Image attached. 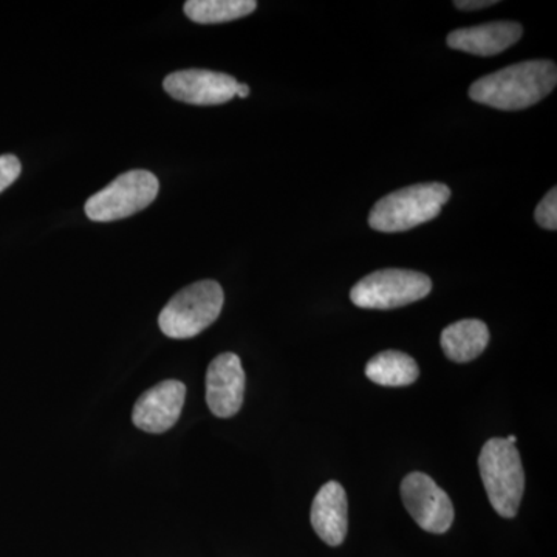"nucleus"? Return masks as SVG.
<instances>
[{"label": "nucleus", "mask_w": 557, "mask_h": 557, "mask_svg": "<svg viewBox=\"0 0 557 557\" xmlns=\"http://www.w3.org/2000/svg\"><path fill=\"white\" fill-rule=\"evenodd\" d=\"M534 219L542 228L556 231L557 228V189H549L534 211Z\"/></svg>", "instance_id": "dca6fc26"}, {"label": "nucleus", "mask_w": 557, "mask_h": 557, "mask_svg": "<svg viewBox=\"0 0 557 557\" xmlns=\"http://www.w3.org/2000/svg\"><path fill=\"white\" fill-rule=\"evenodd\" d=\"M185 398L186 386L182 381H163L138 398L132 420L141 431L163 434L177 423Z\"/></svg>", "instance_id": "1a4fd4ad"}, {"label": "nucleus", "mask_w": 557, "mask_h": 557, "mask_svg": "<svg viewBox=\"0 0 557 557\" xmlns=\"http://www.w3.org/2000/svg\"><path fill=\"white\" fill-rule=\"evenodd\" d=\"M258 9L255 0H188L185 13L197 24H225L240 20Z\"/></svg>", "instance_id": "2eb2a0df"}, {"label": "nucleus", "mask_w": 557, "mask_h": 557, "mask_svg": "<svg viewBox=\"0 0 557 557\" xmlns=\"http://www.w3.org/2000/svg\"><path fill=\"white\" fill-rule=\"evenodd\" d=\"M479 468L490 504L502 518H515L525 490V472L516 445H509L507 438L487 440Z\"/></svg>", "instance_id": "7ed1b4c3"}, {"label": "nucleus", "mask_w": 557, "mask_h": 557, "mask_svg": "<svg viewBox=\"0 0 557 557\" xmlns=\"http://www.w3.org/2000/svg\"><path fill=\"white\" fill-rule=\"evenodd\" d=\"M311 525L330 547L343 544L348 530V500L341 483L329 482L319 490L311 505Z\"/></svg>", "instance_id": "f8f14e48"}, {"label": "nucleus", "mask_w": 557, "mask_h": 557, "mask_svg": "<svg viewBox=\"0 0 557 557\" xmlns=\"http://www.w3.org/2000/svg\"><path fill=\"white\" fill-rule=\"evenodd\" d=\"M420 370L416 359L398 350L375 355L366 366V376L380 386L403 387L416 383Z\"/></svg>", "instance_id": "4468645a"}, {"label": "nucleus", "mask_w": 557, "mask_h": 557, "mask_svg": "<svg viewBox=\"0 0 557 557\" xmlns=\"http://www.w3.org/2000/svg\"><path fill=\"white\" fill-rule=\"evenodd\" d=\"M454 5H456L457 9L460 10L472 11L487 9V7L497 5V2L496 0H478V2H471V0H456V2H454Z\"/></svg>", "instance_id": "a211bd4d"}, {"label": "nucleus", "mask_w": 557, "mask_h": 557, "mask_svg": "<svg viewBox=\"0 0 557 557\" xmlns=\"http://www.w3.org/2000/svg\"><path fill=\"white\" fill-rule=\"evenodd\" d=\"M432 289L426 274L412 270H379L351 288L350 299L359 309L392 310L426 298Z\"/></svg>", "instance_id": "39448f33"}, {"label": "nucleus", "mask_w": 557, "mask_h": 557, "mask_svg": "<svg viewBox=\"0 0 557 557\" xmlns=\"http://www.w3.org/2000/svg\"><path fill=\"white\" fill-rule=\"evenodd\" d=\"M223 302L225 295L219 282H196L178 292L161 310V332L172 339L194 338L218 321Z\"/></svg>", "instance_id": "20e7f679"}, {"label": "nucleus", "mask_w": 557, "mask_h": 557, "mask_svg": "<svg viewBox=\"0 0 557 557\" xmlns=\"http://www.w3.org/2000/svg\"><path fill=\"white\" fill-rule=\"evenodd\" d=\"M22 171L21 161L14 156H0V193L10 188Z\"/></svg>", "instance_id": "f3484780"}, {"label": "nucleus", "mask_w": 557, "mask_h": 557, "mask_svg": "<svg viewBox=\"0 0 557 557\" xmlns=\"http://www.w3.org/2000/svg\"><path fill=\"white\" fill-rule=\"evenodd\" d=\"M557 84L553 61H525L483 76L472 84L469 97L498 110H523L547 98Z\"/></svg>", "instance_id": "f257e3e1"}, {"label": "nucleus", "mask_w": 557, "mask_h": 557, "mask_svg": "<svg viewBox=\"0 0 557 557\" xmlns=\"http://www.w3.org/2000/svg\"><path fill=\"white\" fill-rule=\"evenodd\" d=\"M249 94H251V90H249L247 84H237L236 97H239L242 98V100H245V98L249 97Z\"/></svg>", "instance_id": "6ab92c4d"}, {"label": "nucleus", "mask_w": 557, "mask_h": 557, "mask_svg": "<svg viewBox=\"0 0 557 557\" xmlns=\"http://www.w3.org/2000/svg\"><path fill=\"white\" fill-rule=\"evenodd\" d=\"M159 188V180L152 172H124L87 200V218L94 222H115L131 218L156 200Z\"/></svg>", "instance_id": "423d86ee"}, {"label": "nucleus", "mask_w": 557, "mask_h": 557, "mask_svg": "<svg viewBox=\"0 0 557 557\" xmlns=\"http://www.w3.org/2000/svg\"><path fill=\"white\" fill-rule=\"evenodd\" d=\"M237 84L226 73L201 69L180 70L163 81L164 90L174 100L194 106L225 104L236 97Z\"/></svg>", "instance_id": "6e6552de"}, {"label": "nucleus", "mask_w": 557, "mask_h": 557, "mask_svg": "<svg viewBox=\"0 0 557 557\" xmlns=\"http://www.w3.org/2000/svg\"><path fill=\"white\" fill-rule=\"evenodd\" d=\"M245 372L236 354L212 359L207 372L208 408L219 418H231L244 405Z\"/></svg>", "instance_id": "9d476101"}, {"label": "nucleus", "mask_w": 557, "mask_h": 557, "mask_svg": "<svg viewBox=\"0 0 557 557\" xmlns=\"http://www.w3.org/2000/svg\"><path fill=\"white\" fill-rule=\"evenodd\" d=\"M450 199L443 183H420L388 194L376 201L369 215L370 228L380 233H403L431 222Z\"/></svg>", "instance_id": "f03ea898"}, {"label": "nucleus", "mask_w": 557, "mask_h": 557, "mask_svg": "<svg viewBox=\"0 0 557 557\" xmlns=\"http://www.w3.org/2000/svg\"><path fill=\"white\" fill-rule=\"evenodd\" d=\"M443 351L454 362H469L479 358L490 344V330L479 319H463L443 330Z\"/></svg>", "instance_id": "ddd939ff"}, {"label": "nucleus", "mask_w": 557, "mask_h": 557, "mask_svg": "<svg viewBox=\"0 0 557 557\" xmlns=\"http://www.w3.org/2000/svg\"><path fill=\"white\" fill-rule=\"evenodd\" d=\"M401 498L409 515L428 533L443 534L454 522L448 494L423 472H410L403 479Z\"/></svg>", "instance_id": "0eeeda50"}, {"label": "nucleus", "mask_w": 557, "mask_h": 557, "mask_svg": "<svg viewBox=\"0 0 557 557\" xmlns=\"http://www.w3.org/2000/svg\"><path fill=\"white\" fill-rule=\"evenodd\" d=\"M522 35L523 28L518 22H490L478 27L450 32L448 46L449 49L478 54V57H496L519 42Z\"/></svg>", "instance_id": "9b49d317"}, {"label": "nucleus", "mask_w": 557, "mask_h": 557, "mask_svg": "<svg viewBox=\"0 0 557 557\" xmlns=\"http://www.w3.org/2000/svg\"><path fill=\"white\" fill-rule=\"evenodd\" d=\"M507 442L509 443V445H516V442H518V437H516V435H509Z\"/></svg>", "instance_id": "aec40b11"}]
</instances>
